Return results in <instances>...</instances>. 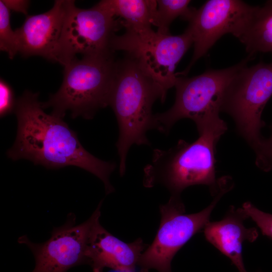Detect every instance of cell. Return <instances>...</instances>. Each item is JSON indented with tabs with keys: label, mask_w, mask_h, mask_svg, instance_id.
Instances as JSON below:
<instances>
[{
	"label": "cell",
	"mask_w": 272,
	"mask_h": 272,
	"mask_svg": "<svg viewBox=\"0 0 272 272\" xmlns=\"http://www.w3.org/2000/svg\"><path fill=\"white\" fill-rule=\"evenodd\" d=\"M14 112L18 130L14 144L7 153L9 158L29 160L48 169L79 167L100 179L107 194L114 191L109 177L116 164L86 151L63 118L43 111L38 93L25 91L16 100Z\"/></svg>",
	"instance_id": "cell-1"
},
{
	"label": "cell",
	"mask_w": 272,
	"mask_h": 272,
	"mask_svg": "<svg viewBox=\"0 0 272 272\" xmlns=\"http://www.w3.org/2000/svg\"><path fill=\"white\" fill-rule=\"evenodd\" d=\"M65 8V1L56 0L49 11L28 16L22 25L15 30L18 52L24 57L38 55L57 62Z\"/></svg>",
	"instance_id": "cell-12"
},
{
	"label": "cell",
	"mask_w": 272,
	"mask_h": 272,
	"mask_svg": "<svg viewBox=\"0 0 272 272\" xmlns=\"http://www.w3.org/2000/svg\"><path fill=\"white\" fill-rule=\"evenodd\" d=\"M10 11L0 1V49L13 59L18 53V45L15 31L11 28Z\"/></svg>",
	"instance_id": "cell-18"
},
{
	"label": "cell",
	"mask_w": 272,
	"mask_h": 272,
	"mask_svg": "<svg viewBox=\"0 0 272 272\" xmlns=\"http://www.w3.org/2000/svg\"><path fill=\"white\" fill-rule=\"evenodd\" d=\"M161 99L158 87L133 59L126 55L116 61L109 105L118 125L116 146L120 176L125 172L131 146L151 145L146 133L154 129L152 106L157 99Z\"/></svg>",
	"instance_id": "cell-3"
},
{
	"label": "cell",
	"mask_w": 272,
	"mask_h": 272,
	"mask_svg": "<svg viewBox=\"0 0 272 272\" xmlns=\"http://www.w3.org/2000/svg\"><path fill=\"white\" fill-rule=\"evenodd\" d=\"M233 187L227 177L221 179L220 188L212 202L199 212L187 214L180 195H171L160 206L161 219L152 244L142 253L137 266L139 272H172L171 261L178 251L210 222L212 211L221 197Z\"/></svg>",
	"instance_id": "cell-7"
},
{
	"label": "cell",
	"mask_w": 272,
	"mask_h": 272,
	"mask_svg": "<svg viewBox=\"0 0 272 272\" xmlns=\"http://www.w3.org/2000/svg\"><path fill=\"white\" fill-rule=\"evenodd\" d=\"M115 17L122 27L134 30L152 28L157 7L155 0H102L100 1Z\"/></svg>",
	"instance_id": "cell-16"
},
{
	"label": "cell",
	"mask_w": 272,
	"mask_h": 272,
	"mask_svg": "<svg viewBox=\"0 0 272 272\" xmlns=\"http://www.w3.org/2000/svg\"><path fill=\"white\" fill-rule=\"evenodd\" d=\"M122 27L99 2L90 9L77 7L74 1L65 0L62 31L57 62L63 66L77 57L96 56L113 52L110 43L115 32Z\"/></svg>",
	"instance_id": "cell-9"
},
{
	"label": "cell",
	"mask_w": 272,
	"mask_h": 272,
	"mask_svg": "<svg viewBox=\"0 0 272 272\" xmlns=\"http://www.w3.org/2000/svg\"><path fill=\"white\" fill-rule=\"evenodd\" d=\"M146 245L141 238L127 243L113 236L100 223H95L89 239L86 256L93 272L135 267Z\"/></svg>",
	"instance_id": "cell-13"
},
{
	"label": "cell",
	"mask_w": 272,
	"mask_h": 272,
	"mask_svg": "<svg viewBox=\"0 0 272 272\" xmlns=\"http://www.w3.org/2000/svg\"><path fill=\"white\" fill-rule=\"evenodd\" d=\"M248 218L257 225L262 234L272 239V215L263 212L250 202H245L242 207Z\"/></svg>",
	"instance_id": "cell-19"
},
{
	"label": "cell",
	"mask_w": 272,
	"mask_h": 272,
	"mask_svg": "<svg viewBox=\"0 0 272 272\" xmlns=\"http://www.w3.org/2000/svg\"><path fill=\"white\" fill-rule=\"evenodd\" d=\"M255 163L257 166L264 171L267 172L272 168V132L268 139H264L260 152L256 157Z\"/></svg>",
	"instance_id": "cell-21"
},
{
	"label": "cell",
	"mask_w": 272,
	"mask_h": 272,
	"mask_svg": "<svg viewBox=\"0 0 272 272\" xmlns=\"http://www.w3.org/2000/svg\"><path fill=\"white\" fill-rule=\"evenodd\" d=\"M108 272H137V267H122L111 269Z\"/></svg>",
	"instance_id": "cell-23"
},
{
	"label": "cell",
	"mask_w": 272,
	"mask_h": 272,
	"mask_svg": "<svg viewBox=\"0 0 272 272\" xmlns=\"http://www.w3.org/2000/svg\"><path fill=\"white\" fill-rule=\"evenodd\" d=\"M102 200L85 222L76 225L75 215L70 213L62 226L54 227L50 238L36 243L26 235L20 237L18 243L26 245L32 251L35 266L32 272H66L69 269L87 264L86 249L92 228L100 219Z\"/></svg>",
	"instance_id": "cell-10"
},
{
	"label": "cell",
	"mask_w": 272,
	"mask_h": 272,
	"mask_svg": "<svg viewBox=\"0 0 272 272\" xmlns=\"http://www.w3.org/2000/svg\"><path fill=\"white\" fill-rule=\"evenodd\" d=\"M14 91L10 85L2 79L0 80V116L3 117L11 113L16 106Z\"/></svg>",
	"instance_id": "cell-20"
},
{
	"label": "cell",
	"mask_w": 272,
	"mask_h": 272,
	"mask_svg": "<svg viewBox=\"0 0 272 272\" xmlns=\"http://www.w3.org/2000/svg\"><path fill=\"white\" fill-rule=\"evenodd\" d=\"M193 44L189 31L172 35L155 31L125 29L123 34L113 35L110 49L123 51L133 59L154 82L161 95V103L166 99L168 90L175 86V71L183 56Z\"/></svg>",
	"instance_id": "cell-5"
},
{
	"label": "cell",
	"mask_w": 272,
	"mask_h": 272,
	"mask_svg": "<svg viewBox=\"0 0 272 272\" xmlns=\"http://www.w3.org/2000/svg\"><path fill=\"white\" fill-rule=\"evenodd\" d=\"M254 8L240 0H208L194 8L186 28L193 40L192 57L184 71L177 74L185 76L224 35L230 33L238 38Z\"/></svg>",
	"instance_id": "cell-11"
},
{
	"label": "cell",
	"mask_w": 272,
	"mask_h": 272,
	"mask_svg": "<svg viewBox=\"0 0 272 272\" xmlns=\"http://www.w3.org/2000/svg\"><path fill=\"white\" fill-rule=\"evenodd\" d=\"M10 11L27 14L30 2L28 1L2 0Z\"/></svg>",
	"instance_id": "cell-22"
},
{
	"label": "cell",
	"mask_w": 272,
	"mask_h": 272,
	"mask_svg": "<svg viewBox=\"0 0 272 272\" xmlns=\"http://www.w3.org/2000/svg\"><path fill=\"white\" fill-rule=\"evenodd\" d=\"M253 57L247 56L237 64L223 69H209L188 78L177 77L174 87L175 100L167 111L154 114V129L168 134L178 120L188 118L196 126L219 116L224 95L237 72Z\"/></svg>",
	"instance_id": "cell-6"
},
{
	"label": "cell",
	"mask_w": 272,
	"mask_h": 272,
	"mask_svg": "<svg viewBox=\"0 0 272 272\" xmlns=\"http://www.w3.org/2000/svg\"><path fill=\"white\" fill-rule=\"evenodd\" d=\"M113 53L76 57L64 65L60 87L42 108H52L51 114L62 118L67 110L73 118H93L109 105L117 61Z\"/></svg>",
	"instance_id": "cell-4"
},
{
	"label": "cell",
	"mask_w": 272,
	"mask_h": 272,
	"mask_svg": "<svg viewBox=\"0 0 272 272\" xmlns=\"http://www.w3.org/2000/svg\"><path fill=\"white\" fill-rule=\"evenodd\" d=\"M248 217L242 208L231 206L220 221L209 222L203 229L207 240L230 259L239 272H247L242 257V244L253 242L258 234L254 228H247Z\"/></svg>",
	"instance_id": "cell-14"
},
{
	"label": "cell",
	"mask_w": 272,
	"mask_h": 272,
	"mask_svg": "<svg viewBox=\"0 0 272 272\" xmlns=\"http://www.w3.org/2000/svg\"><path fill=\"white\" fill-rule=\"evenodd\" d=\"M198 139L192 143L180 140L168 150L155 149L151 161L144 169V185L160 184L172 195H180L186 188L205 185L215 195L220 188L216 176V146L227 130L220 116L196 125Z\"/></svg>",
	"instance_id": "cell-2"
},
{
	"label": "cell",
	"mask_w": 272,
	"mask_h": 272,
	"mask_svg": "<svg viewBox=\"0 0 272 272\" xmlns=\"http://www.w3.org/2000/svg\"><path fill=\"white\" fill-rule=\"evenodd\" d=\"M271 96L272 61L243 66L230 81L224 95L221 111L231 116L238 133L256 156L264 139L260 134L265 125L262 113Z\"/></svg>",
	"instance_id": "cell-8"
},
{
	"label": "cell",
	"mask_w": 272,
	"mask_h": 272,
	"mask_svg": "<svg viewBox=\"0 0 272 272\" xmlns=\"http://www.w3.org/2000/svg\"><path fill=\"white\" fill-rule=\"evenodd\" d=\"M248 55L272 53V0L262 6H254L251 15L238 38Z\"/></svg>",
	"instance_id": "cell-15"
},
{
	"label": "cell",
	"mask_w": 272,
	"mask_h": 272,
	"mask_svg": "<svg viewBox=\"0 0 272 272\" xmlns=\"http://www.w3.org/2000/svg\"><path fill=\"white\" fill-rule=\"evenodd\" d=\"M189 0H158L157 7L153 22L158 32L169 34V27L178 17L188 21L194 8L190 7Z\"/></svg>",
	"instance_id": "cell-17"
}]
</instances>
